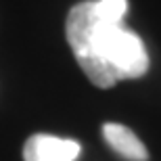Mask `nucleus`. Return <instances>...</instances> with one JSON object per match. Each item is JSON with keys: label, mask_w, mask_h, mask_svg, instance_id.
I'll return each mask as SVG.
<instances>
[{"label": "nucleus", "mask_w": 161, "mask_h": 161, "mask_svg": "<svg viewBox=\"0 0 161 161\" xmlns=\"http://www.w3.org/2000/svg\"><path fill=\"white\" fill-rule=\"evenodd\" d=\"M103 136L107 144L115 153H119L128 161H147L149 159V151L144 149L140 138L121 124H105L103 125Z\"/></svg>", "instance_id": "obj_3"}, {"label": "nucleus", "mask_w": 161, "mask_h": 161, "mask_svg": "<svg viewBox=\"0 0 161 161\" xmlns=\"http://www.w3.org/2000/svg\"><path fill=\"white\" fill-rule=\"evenodd\" d=\"M80 144L75 140L57 138L48 134H36L27 138L23 147L25 161H75L80 155Z\"/></svg>", "instance_id": "obj_2"}, {"label": "nucleus", "mask_w": 161, "mask_h": 161, "mask_svg": "<svg viewBox=\"0 0 161 161\" xmlns=\"http://www.w3.org/2000/svg\"><path fill=\"white\" fill-rule=\"evenodd\" d=\"M125 11H128V0H98L96 2V15L105 23H121Z\"/></svg>", "instance_id": "obj_4"}, {"label": "nucleus", "mask_w": 161, "mask_h": 161, "mask_svg": "<svg viewBox=\"0 0 161 161\" xmlns=\"http://www.w3.org/2000/svg\"><path fill=\"white\" fill-rule=\"evenodd\" d=\"M65 31L78 65L98 88L140 78L149 69L142 40L121 23H105L96 15V2L88 0L73 6L67 15Z\"/></svg>", "instance_id": "obj_1"}]
</instances>
